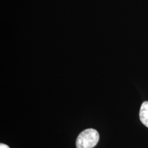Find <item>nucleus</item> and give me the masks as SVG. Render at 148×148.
<instances>
[{"label":"nucleus","mask_w":148,"mask_h":148,"mask_svg":"<svg viewBox=\"0 0 148 148\" xmlns=\"http://www.w3.org/2000/svg\"><path fill=\"white\" fill-rule=\"evenodd\" d=\"M99 134L97 130L88 128L83 131L79 135L76 141L77 148H93L97 144Z\"/></svg>","instance_id":"f257e3e1"},{"label":"nucleus","mask_w":148,"mask_h":148,"mask_svg":"<svg viewBox=\"0 0 148 148\" xmlns=\"http://www.w3.org/2000/svg\"><path fill=\"white\" fill-rule=\"evenodd\" d=\"M0 148H10L7 145L3 144V143H1L0 144Z\"/></svg>","instance_id":"7ed1b4c3"},{"label":"nucleus","mask_w":148,"mask_h":148,"mask_svg":"<svg viewBox=\"0 0 148 148\" xmlns=\"http://www.w3.org/2000/svg\"><path fill=\"white\" fill-rule=\"evenodd\" d=\"M140 120L143 125L148 128V101L143 102L139 112Z\"/></svg>","instance_id":"f03ea898"}]
</instances>
